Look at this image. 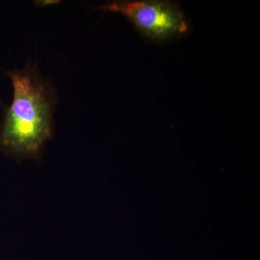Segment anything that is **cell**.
<instances>
[{
  "instance_id": "3",
  "label": "cell",
  "mask_w": 260,
  "mask_h": 260,
  "mask_svg": "<svg viewBox=\"0 0 260 260\" xmlns=\"http://www.w3.org/2000/svg\"><path fill=\"white\" fill-rule=\"evenodd\" d=\"M37 3V5L40 6L41 8L42 7H47L49 6V5H54V4H59V1H54V0H51V1H37L36 2Z\"/></svg>"
},
{
  "instance_id": "2",
  "label": "cell",
  "mask_w": 260,
  "mask_h": 260,
  "mask_svg": "<svg viewBox=\"0 0 260 260\" xmlns=\"http://www.w3.org/2000/svg\"><path fill=\"white\" fill-rule=\"evenodd\" d=\"M100 10L124 15L135 28L153 40H166L188 29L184 15L177 5L170 2L116 1L102 5Z\"/></svg>"
},
{
  "instance_id": "1",
  "label": "cell",
  "mask_w": 260,
  "mask_h": 260,
  "mask_svg": "<svg viewBox=\"0 0 260 260\" xmlns=\"http://www.w3.org/2000/svg\"><path fill=\"white\" fill-rule=\"evenodd\" d=\"M11 80L13 99L4 107L0 125V151L17 160L40 158L54 131L57 94L35 66L5 73Z\"/></svg>"
}]
</instances>
